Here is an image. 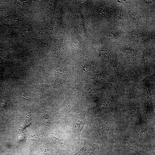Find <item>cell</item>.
Wrapping results in <instances>:
<instances>
[{
    "instance_id": "1",
    "label": "cell",
    "mask_w": 155,
    "mask_h": 155,
    "mask_svg": "<svg viewBox=\"0 0 155 155\" xmlns=\"http://www.w3.org/2000/svg\"><path fill=\"white\" fill-rule=\"evenodd\" d=\"M111 125L110 121L104 120H100L95 123L94 127L99 134L102 143L107 142L108 132Z\"/></svg>"
},
{
    "instance_id": "2",
    "label": "cell",
    "mask_w": 155,
    "mask_h": 155,
    "mask_svg": "<svg viewBox=\"0 0 155 155\" xmlns=\"http://www.w3.org/2000/svg\"><path fill=\"white\" fill-rule=\"evenodd\" d=\"M88 122L85 118V115H81L76 117L73 121V130L75 134L77 135L80 139L81 132L85 123Z\"/></svg>"
},
{
    "instance_id": "3",
    "label": "cell",
    "mask_w": 155,
    "mask_h": 155,
    "mask_svg": "<svg viewBox=\"0 0 155 155\" xmlns=\"http://www.w3.org/2000/svg\"><path fill=\"white\" fill-rule=\"evenodd\" d=\"M95 145L89 144L85 141L82 148L78 152L73 155H87L88 152L94 149Z\"/></svg>"
},
{
    "instance_id": "4",
    "label": "cell",
    "mask_w": 155,
    "mask_h": 155,
    "mask_svg": "<svg viewBox=\"0 0 155 155\" xmlns=\"http://www.w3.org/2000/svg\"><path fill=\"white\" fill-rule=\"evenodd\" d=\"M125 144L129 148L135 150L140 151L143 149V147L139 145L129 141H126Z\"/></svg>"
},
{
    "instance_id": "5",
    "label": "cell",
    "mask_w": 155,
    "mask_h": 155,
    "mask_svg": "<svg viewBox=\"0 0 155 155\" xmlns=\"http://www.w3.org/2000/svg\"><path fill=\"white\" fill-rule=\"evenodd\" d=\"M6 120L5 118L0 115V127L3 126L5 123Z\"/></svg>"
}]
</instances>
